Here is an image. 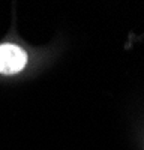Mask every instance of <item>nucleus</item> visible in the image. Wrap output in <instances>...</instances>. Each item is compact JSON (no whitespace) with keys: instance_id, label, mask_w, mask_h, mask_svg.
<instances>
[{"instance_id":"obj_1","label":"nucleus","mask_w":144,"mask_h":150,"mask_svg":"<svg viewBox=\"0 0 144 150\" xmlns=\"http://www.w3.org/2000/svg\"><path fill=\"white\" fill-rule=\"evenodd\" d=\"M27 63V54L23 48L14 44L0 45V74L12 75L24 69Z\"/></svg>"}]
</instances>
